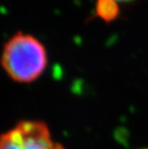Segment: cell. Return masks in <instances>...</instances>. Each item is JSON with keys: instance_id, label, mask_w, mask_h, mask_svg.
<instances>
[{"instance_id": "7a4b0ae2", "label": "cell", "mask_w": 148, "mask_h": 149, "mask_svg": "<svg viewBox=\"0 0 148 149\" xmlns=\"http://www.w3.org/2000/svg\"><path fill=\"white\" fill-rule=\"evenodd\" d=\"M0 149H65L54 141L48 126L39 120H22L0 136Z\"/></svg>"}, {"instance_id": "3957f363", "label": "cell", "mask_w": 148, "mask_h": 149, "mask_svg": "<svg viewBox=\"0 0 148 149\" xmlns=\"http://www.w3.org/2000/svg\"><path fill=\"white\" fill-rule=\"evenodd\" d=\"M119 5L113 0H96L95 14L106 22L114 21L118 17Z\"/></svg>"}, {"instance_id": "5b68a950", "label": "cell", "mask_w": 148, "mask_h": 149, "mask_svg": "<svg viewBox=\"0 0 148 149\" xmlns=\"http://www.w3.org/2000/svg\"><path fill=\"white\" fill-rule=\"evenodd\" d=\"M141 149H148V147H145V148H141Z\"/></svg>"}, {"instance_id": "277c9868", "label": "cell", "mask_w": 148, "mask_h": 149, "mask_svg": "<svg viewBox=\"0 0 148 149\" xmlns=\"http://www.w3.org/2000/svg\"><path fill=\"white\" fill-rule=\"evenodd\" d=\"M113 1H115V3H117L119 5V3H124V2H130L132 0H113Z\"/></svg>"}, {"instance_id": "6da1fadb", "label": "cell", "mask_w": 148, "mask_h": 149, "mask_svg": "<svg viewBox=\"0 0 148 149\" xmlns=\"http://www.w3.org/2000/svg\"><path fill=\"white\" fill-rule=\"evenodd\" d=\"M48 64L44 45L33 35L18 32L4 44L1 65L17 83H32L42 75Z\"/></svg>"}]
</instances>
